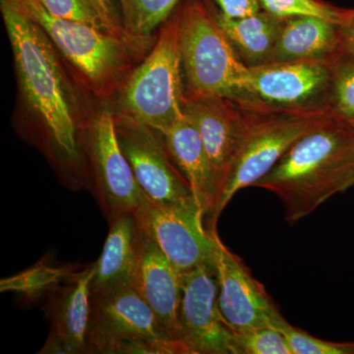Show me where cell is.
<instances>
[{
    "label": "cell",
    "mask_w": 354,
    "mask_h": 354,
    "mask_svg": "<svg viewBox=\"0 0 354 354\" xmlns=\"http://www.w3.org/2000/svg\"><path fill=\"white\" fill-rule=\"evenodd\" d=\"M142 230L135 213L124 214L109 223V232L97 262L91 298L132 286L139 257Z\"/></svg>",
    "instance_id": "ac0fdd59"
},
{
    "label": "cell",
    "mask_w": 354,
    "mask_h": 354,
    "mask_svg": "<svg viewBox=\"0 0 354 354\" xmlns=\"http://www.w3.org/2000/svg\"><path fill=\"white\" fill-rule=\"evenodd\" d=\"M125 39L133 51L145 48L151 35L164 24L183 0H118Z\"/></svg>",
    "instance_id": "44dd1931"
},
{
    "label": "cell",
    "mask_w": 354,
    "mask_h": 354,
    "mask_svg": "<svg viewBox=\"0 0 354 354\" xmlns=\"http://www.w3.org/2000/svg\"><path fill=\"white\" fill-rule=\"evenodd\" d=\"M95 264L75 271L48 297L50 332L39 353H87L91 281Z\"/></svg>",
    "instance_id": "9a60e30c"
},
{
    "label": "cell",
    "mask_w": 354,
    "mask_h": 354,
    "mask_svg": "<svg viewBox=\"0 0 354 354\" xmlns=\"http://www.w3.org/2000/svg\"><path fill=\"white\" fill-rule=\"evenodd\" d=\"M114 123L121 150L145 196L158 206L200 209L164 135L127 114H114Z\"/></svg>",
    "instance_id": "ba28073f"
},
{
    "label": "cell",
    "mask_w": 354,
    "mask_h": 354,
    "mask_svg": "<svg viewBox=\"0 0 354 354\" xmlns=\"http://www.w3.org/2000/svg\"><path fill=\"white\" fill-rule=\"evenodd\" d=\"M181 342L186 354H239L234 333L218 305L216 261L183 276Z\"/></svg>",
    "instance_id": "8fae6325"
},
{
    "label": "cell",
    "mask_w": 354,
    "mask_h": 354,
    "mask_svg": "<svg viewBox=\"0 0 354 354\" xmlns=\"http://www.w3.org/2000/svg\"><path fill=\"white\" fill-rule=\"evenodd\" d=\"M218 309L234 334L271 326L281 312L243 261L215 234Z\"/></svg>",
    "instance_id": "5bb4252c"
},
{
    "label": "cell",
    "mask_w": 354,
    "mask_h": 354,
    "mask_svg": "<svg viewBox=\"0 0 354 354\" xmlns=\"http://www.w3.org/2000/svg\"><path fill=\"white\" fill-rule=\"evenodd\" d=\"M0 3L38 24L95 94L108 97L127 81L133 50L124 39L55 17L39 0H0Z\"/></svg>",
    "instance_id": "277c9868"
},
{
    "label": "cell",
    "mask_w": 354,
    "mask_h": 354,
    "mask_svg": "<svg viewBox=\"0 0 354 354\" xmlns=\"http://www.w3.org/2000/svg\"><path fill=\"white\" fill-rule=\"evenodd\" d=\"M183 77L178 19L174 10L164 23L150 55L128 76L120 113L165 134L185 116Z\"/></svg>",
    "instance_id": "5b68a950"
},
{
    "label": "cell",
    "mask_w": 354,
    "mask_h": 354,
    "mask_svg": "<svg viewBox=\"0 0 354 354\" xmlns=\"http://www.w3.org/2000/svg\"><path fill=\"white\" fill-rule=\"evenodd\" d=\"M328 109L335 120L354 122V57L342 55L335 60Z\"/></svg>",
    "instance_id": "cb8c5ba5"
},
{
    "label": "cell",
    "mask_w": 354,
    "mask_h": 354,
    "mask_svg": "<svg viewBox=\"0 0 354 354\" xmlns=\"http://www.w3.org/2000/svg\"><path fill=\"white\" fill-rule=\"evenodd\" d=\"M342 55L354 57V18L339 27Z\"/></svg>",
    "instance_id": "4dcf8cb0"
},
{
    "label": "cell",
    "mask_w": 354,
    "mask_h": 354,
    "mask_svg": "<svg viewBox=\"0 0 354 354\" xmlns=\"http://www.w3.org/2000/svg\"><path fill=\"white\" fill-rule=\"evenodd\" d=\"M265 111L216 95L184 97V115L199 133L221 185L254 123Z\"/></svg>",
    "instance_id": "4fadbf2b"
},
{
    "label": "cell",
    "mask_w": 354,
    "mask_h": 354,
    "mask_svg": "<svg viewBox=\"0 0 354 354\" xmlns=\"http://www.w3.org/2000/svg\"><path fill=\"white\" fill-rule=\"evenodd\" d=\"M46 10L60 19L81 23L106 32L101 16L88 0H39Z\"/></svg>",
    "instance_id": "4316f807"
},
{
    "label": "cell",
    "mask_w": 354,
    "mask_h": 354,
    "mask_svg": "<svg viewBox=\"0 0 354 354\" xmlns=\"http://www.w3.org/2000/svg\"><path fill=\"white\" fill-rule=\"evenodd\" d=\"M335 118L328 109L319 111H268L259 116L244 140L223 179L215 207L204 221L216 232L221 214L239 190L253 187L305 134Z\"/></svg>",
    "instance_id": "8992f818"
},
{
    "label": "cell",
    "mask_w": 354,
    "mask_h": 354,
    "mask_svg": "<svg viewBox=\"0 0 354 354\" xmlns=\"http://www.w3.org/2000/svg\"><path fill=\"white\" fill-rule=\"evenodd\" d=\"M135 216L142 230L181 276L215 262L216 232L206 230L200 209L158 206L145 196Z\"/></svg>",
    "instance_id": "30bf717a"
},
{
    "label": "cell",
    "mask_w": 354,
    "mask_h": 354,
    "mask_svg": "<svg viewBox=\"0 0 354 354\" xmlns=\"http://www.w3.org/2000/svg\"><path fill=\"white\" fill-rule=\"evenodd\" d=\"M234 335L239 354H293L285 335L272 326Z\"/></svg>",
    "instance_id": "484cf974"
},
{
    "label": "cell",
    "mask_w": 354,
    "mask_h": 354,
    "mask_svg": "<svg viewBox=\"0 0 354 354\" xmlns=\"http://www.w3.org/2000/svg\"><path fill=\"white\" fill-rule=\"evenodd\" d=\"M263 10L279 18L308 16L342 26L354 18V9H342L324 0H260Z\"/></svg>",
    "instance_id": "603a6c76"
},
{
    "label": "cell",
    "mask_w": 354,
    "mask_h": 354,
    "mask_svg": "<svg viewBox=\"0 0 354 354\" xmlns=\"http://www.w3.org/2000/svg\"><path fill=\"white\" fill-rule=\"evenodd\" d=\"M185 97H227L270 111L253 95L250 69L237 57L209 0H183L176 8Z\"/></svg>",
    "instance_id": "7a4b0ae2"
},
{
    "label": "cell",
    "mask_w": 354,
    "mask_h": 354,
    "mask_svg": "<svg viewBox=\"0 0 354 354\" xmlns=\"http://www.w3.org/2000/svg\"><path fill=\"white\" fill-rule=\"evenodd\" d=\"M218 12L230 19H241L263 10L260 0H209Z\"/></svg>",
    "instance_id": "83f0119b"
},
{
    "label": "cell",
    "mask_w": 354,
    "mask_h": 354,
    "mask_svg": "<svg viewBox=\"0 0 354 354\" xmlns=\"http://www.w3.org/2000/svg\"><path fill=\"white\" fill-rule=\"evenodd\" d=\"M132 288L153 310L169 337L183 344L180 324L183 276L143 230Z\"/></svg>",
    "instance_id": "2e32d148"
},
{
    "label": "cell",
    "mask_w": 354,
    "mask_h": 354,
    "mask_svg": "<svg viewBox=\"0 0 354 354\" xmlns=\"http://www.w3.org/2000/svg\"><path fill=\"white\" fill-rule=\"evenodd\" d=\"M339 27L308 16L283 18L271 62L337 60L342 55Z\"/></svg>",
    "instance_id": "d6986e66"
},
{
    "label": "cell",
    "mask_w": 354,
    "mask_h": 354,
    "mask_svg": "<svg viewBox=\"0 0 354 354\" xmlns=\"http://www.w3.org/2000/svg\"><path fill=\"white\" fill-rule=\"evenodd\" d=\"M212 7L237 57L247 67L252 68L271 62L283 18L261 10L248 17L230 19L218 12L213 3Z\"/></svg>",
    "instance_id": "ffe728a7"
},
{
    "label": "cell",
    "mask_w": 354,
    "mask_h": 354,
    "mask_svg": "<svg viewBox=\"0 0 354 354\" xmlns=\"http://www.w3.org/2000/svg\"><path fill=\"white\" fill-rule=\"evenodd\" d=\"M353 186H354V146L342 167L339 186H337V194L346 192Z\"/></svg>",
    "instance_id": "f546056e"
},
{
    "label": "cell",
    "mask_w": 354,
    "mask_h": 354,
    "mask_svg": "<svg viewBox=\"0 0 354 354\" xmlns=\"http://www.w3.org/2000/svg\"><path fill=\"white\" fill-rule=\"evenodd\" d=\"M162 135L172 160L189 183L204 221L206 220L215 207L221 183L199 133L184 116Z\"/></svg>",
    "instance_id": "e0dca14e"
},
{
    "label": "cell",
    "mask_w": 354,
    "mask_h": 354,
    "mask_svg": "<svg viewBox=\"0 0 354 354\" xmlns=\"http://www.w3.org/2000/svg\"><path fill=\"white\" fill-rule=\"evenodd\" d=\"M88 149L99 202L109 223L124 214L135 213L145 194L121 150L111 111H102L93 120Z\"/></svg>",
    "instance_id": "7c38bea8"
},
{
    "label": "cell",
    "mask_w": 354,
    "mask_h": 354,
    "mask_svg": "<svg viewBox=\"0 0 354 354\" xmlns=\"http://www.w3.org/2000/svg\"><path fill=\"white\" fill-rule=\"evenodd\" d=\"M88 1L101 16L109 34L113 35V36L127 41L121 14L116 8L113 0H88Z\"/></svg>",
    "instance_id": "f1b7e54d"
},
{
    "label": "cell",
    "mask_w": 354,
    "mask_h": 354,
    "mask_svg": "<svg viewBox=\"0 0 354 354\" xmlns=\"http://www.w3.org/2000/svg\"><path fill=\"white\" fill-rule=\"evenodd\" d=\"M353 146V128L332 118L297 140L253 187L278 196L286 221L292 225L337 194L342 169Z\"/></svg>",
    "instance_id": "6da1fadb"
},
{
    "label": "cell",
    "mask_w": 354,
    "mask_h": 354,
    "mask_svg": "<svg viewBox=\"0 0 354 354\" xmlns=\"http://www.w3.org/2000/svg\"><path fill=\"white\" fill-rule=\"evenodd\" d=\"M271 326L283 333L293 354H354V342H337L318 339L290 325L281 314Z\"/></svg>",
    "instance_id": "d4e9b609"
},
{
    "label": "cell",
    "mask_w": 354,
    "mask_h": 354,
    "mask_svg": "<svg viewBox=\"0 0 354 354\" xmlns=\"http://www.w3.org/2000/svg\"><path fill=\"white\" fill-rule=\"evenodd\" d=\"M87 353L186 354L132 286L91 298Z\"/></svg>",
    "instance_id": "52a82bcc"
},
{
    "label": "cell",
    "mask_w": 354,
    "mask_h": 354,
    "mask_svg": "<svg viewBox=\"0 0 354 354\" xmlns=\"http://www.w3.org/2000/svg\"><path fill=\"white\" fill-rule=\"evenodd\" d=\"M335 62L297 60L252 67L249 68L251 91L261 104L272 111L328 109Z\"/></svg>",
    "instance_id": "9c48e42d"
},
{
    "label": "cell",
    "mask_w": 354,
    "mask_h": 354,
    "mask_svg": "<svg viewBox=\"0 0 354 354\" xmlns=\"http://www.w3.org/2000/svg\"><path fill=\"white\" fill-rule=\"evenodd\" d=\"M76 271L73 266H55L39 262L25 271L0 281L1 292L17 293L29 299L50 295Z\"/></svg>",
    "instance_id": "7402d4cb"
},
{
    "label": "cell",
    "mask_w": 354,
    "mask_h": 354,
    "mask_svg": "<svg viewBox=\"0 0 354 354\" xmlns=\"http://www.w3.org/2000/svg\"><path fill=\"white\" fill-rule=\"evenodd\" d=\"M0 4L23 94L58 148L68 157H76L72 97L50 39L38 24Z\"/></svg>",
    "instance_id": "3957f363"
},
{
    "label": "cell",
    "mask_w": 354,
    "mask_h": 354,
    "mask_svg": "<svg viewBox=\"0 0 354 354\" xmlns=\"http://www.w3.org/2000/svg\"><path fill=\"white\" fill-rule=\"evenodd\" d=\"M351 127H353V129H354V122H353V123H351Z\"/></svg>",
    "instance_id": "1f68e13d"
}]
</instances>
